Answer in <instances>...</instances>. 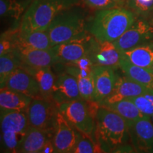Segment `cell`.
Segmentation results:
<instances>
[{"label": "cell", "mask_w": 153, "mask_h": 153, "mask_svg": "<svg viewBox=\"0 0 153 153\" xmlns=\"http://www.w3.org/2000/svg\"><path fill=\"white\" fill-rule=\"evenodd\" d=\"M21 67L36 80L41 90L42 97L52 99L51 93L55 83V77L51 70V67L35 68L24 64H22Z\"/></svg>", "instance_id": "cell-19"}, {"label": "cell", "mask_w": 153, "mask_h": 153, "mask_svg": "<svg viewBox=\"0 0 153 153\" xmlns=\"http://www.w3.org/2000/svg\"><path fill=\"white\" fill-rule=\"evenodd\" d=\"M82 2L89 7L94 10L110 9L116 7H122L121 4L114 0H82Z\"/></svg>", "instance_id": "cell-32"}, {"label": "cell", "mask_w": 153, "mask_h": 153, "mask_svg": "<svg viewBox=\"0 0 153 153\" xmlns=\"http://www.w3.org/2000/svg\"><path fill=\"white\" fill-rule=\"evenodd\" d=\"M93 152H104V151L93 137L80 132L79 138L73 153Z\"/></svg>", "instance_id": "cell-29"}, {"label": "cell", "mask_w": 153, "mask_h": 153, "mask_svg": "<svg viewBox=\"0 0 153 153\" xmlns=\"http://www.w3.org/2000/svg\"><path fill=\"white\" fill-rule=\"evenodd\" d=\"M130 137L126 120L117 113L101 106L96 117L94 137L104 152H114L125 145Z\"/></svg>", "instance_id": "cell-2"}, {"label": "cell", "mask_w": 153, "mask_h": 153, "mask_svg": "<svg viewBox=\"0 0 153 153\" xmlns=\"http://www.w3.org/2000/svg\"><path fill=\"white\" fill-rule=\"evenodd\" d=\"M5 87L31 97L43 98L37 82L22 67L18 68L9 76Z\"/></svg>", "instance_id": "cell-14"}, {"label": "cell", "mask_w": 153, "mask_h": 153, "mask_svg": "<svg viewBox=\"0 0 153 153\" xmlns=\"http://www.w3.org/2000/svg\"><path fill=\"white\" fill-rule=\"evenodd\" d=\"M130 137L137 150L153 151V123L151 118H143L129 126Z\"/></svg>", "instance_id": "cell-16"}, {"label": "cell", "mask_w": 153, "mask_h": 153, "mask_svg": "<svg viewBox=\"0 0 153 153\" xmlns=\"http://www.w3.org/2000/svg\"><path fill=\"white\" fill-rule=\"evenodd\" d=\"M19 31H20V24L1 34L0 55L13 52L17 49Z\"/></svg>", "instance_id": "cell-27"}, {"label": "cell", "mask_w": 153, "mask_h": 153, "mask_svg": "<svg viewBox=\"0 0 153 153\" xmlns=\"http://www.w3.org/2000/svg\"><path fill=\"white\" fill-rule=\"evenodd\" d=\"M150 88L133 81L127 76H118L114 89L109 96L99 103L100 106L111 104L123 99L148 93Z\"/></svg>", "instance_id": "cell-13"}, {"label": "cell", "mask_w": 153, "mask_h": 153, "mask_svg": "<svg viewBox=\"0 0 153 153\" xmlns=\"http://www.w3.org/2000/svg\"><path fill=\"white\" fill-rule=\"evenodd\" d=\"M102 106L106 107V108H109L110 110L117 113L120 116H122L127 122L128 127L140 119L151 118L149 116L143 114L136 106V105L127 99L114 103V104L104 105Z\"/></svg>", "instance_id": "cell-24"}, {"label": "cell", "mask_w": 153, "mask_h": 153, "mask_svg": "<svg viewBox=\"0 0 153 153\" xmlns=\"http://www.w3.org/2000/svg\"><path fill=\"white\" fill-rule=\"evenodd\" d=\"M151 41H153V24L148 19L140 17L114 43L123 52Z\"/></svg>", "instance_id": "cell-8"}, {"label": "cell", "mask_w": 153, "mask_h": 153, "mask_svg": "<svg viewBox=\"0 0 153 153\" xmlns=\"http://www.w3.org/2000/svg\"><path fill=\"white\" fill-rule=\"evenodd\" d=\"M80 132L68 121L62 112L58 111L53 137L55 152L73 153Z\"/></svg>", "instance_id": "cell-10"}, {"label": "cell", "mask_w": 153, "mask_h": 153, "mask_svg": "<svg viewBox=\"0 0 153 153\" xmlns=\"http://www.w3.org/2000/svg\"><path fill=\"white\" fill-rule=\"evenodd\" d=\"M93 78L94 83L93 100L100 103L111 93L118 76L114 68L106 66H94Z\"/></svg>", "instance_id": "cell-15"}, {"label": "cell", "mask_w": 153, "mask_h": 153, "mask_svg": "<svg viewBox=\"0 0 153 153\" xmlns=\"http://www.w3.org/2000/svg\"><path fill=\"white\" fill-rule=\"evenodd\" d=\"M152 70H153V69H152Z\"/></svg>", "instance_id": "cell-36"}, {"label": "cell", "mask_w": 153, "mask_h": 153, "mask_svg": "<svg viewBox=\"0 0 153 153\" xmlns=\"http://www.w3.org/2000/svg\"><path fill=\"white\" fill-rule=\"evenodd\" d=\"M41 153H52V152H55V149L54 144H53V138L48 139L45 142V145L42 148L41 151Z\"/></svg>", "instance_id": "cell-33"}, {"label": "cell", "mask_w": 153, "mask_h": 153, "mask_svg": "<svg viewBox=\"0 0 153 153\" xmlns=\"http://www.w3.org/2000/svg\"><path fill=\"white\" fill-rule=\"evenodd\" d=\"M122 55L135 65L153 69V41L148 42L121 52Z\"/></svg>", "instance_id": "cell-21"}, {"label": "cell", "mask_w": 153, "mask_h": 153, "mask_svg": "<svg viewBox=\"0 0 153 153\" xmlns=\"http://www.w3.org/2000/svg\"><path fill=\"white\" fill-rule=\"evenodd\" d=\"M51 99L57 106L81 99L77 81L72 74L65 72L55 77Z\"/></svg>", "instance_id": "cell-12"}, {"label": "cell", "mask_w": 153, "mask_h": 153, "mask_svg": "<svg viewBox=\"0 0 153 153\" xmlns=\"http://www.w3.org/2000/svg\"><path fill=\"white\" fill-rule=\"evenodd\" d=\"M33 99L4 87L0 90V108L14 111H28Z\"/></svg>", "instance_id": "cell-18"}, {"label": "cell", "mask_w": 153, "mask_h": 153, "mask_svg": "<svg viewBox=\"0 0 153 153\" xmlns=\"http://www.w3.org/2000/svg\"><path fill=\"white\" fill-rule=\"evenodd\" d=\"M19 46L48 50L53 45L46 30H22L20 28L18 36Z\"/></svg>", "instance_id": "cell-23"}, {"label": "cell", "mask_w": 153, "mask_h": 153, "mask_svg": "<svg viewBox=\"0 0 153 153\" xmlns=\"http://www.w3.org/2000/svg\"><path fill=\"white\" fill-rule=\"evenodd\" d=\"M136 19L133 11L123 7L97 10L87 22V30L98 41L114 42Z\"/></svg>", "instance_id": "cell-1"}, {"label": "cell", "mask_w": 153, "mask_h": 153, "mask_svg": "<svg viewBox=\"0 0 153 153\" xmlns=\"http://www.w3.org/2000/svg\"><path fill=\"white\" fill-rule=\"evenodd\" d=\"M27 4L16 0H0L1 17H9L19 21L23 13H25Z\"/></svg>", "instance_id": "cell-26"}, {"label": "cell", "mask_w": 153, "mask_h": 153, "mask_svg": "<svg viewBox=\"0 0 153 153\" xmlns=\"http://www.w3.org/2000/svg\"><path fill=\"white\" fill-rule=\"evenodd\" d=\"M126 6L140 18L148 19L153 13V0H126Z\"/></svg>", "instance_id": "cell-28"}, {"label": "cell", "mask_w": 153, "mask_h": 153, "mask_svg": "<svg viewBox=\"0 0 153 153\" xmlns=\"http://www.w3.org/2000/svg\"><path fill=\"white\" fill-rule=\"evenodd\" d=\"M114 1H116V2H118V3H119L120 4H121V3L123 2V0H114Z\"/></svg>", "instance_id": "cell-34"}, {"label": "cell", "mask_w": 153, "mask_h": 153, "mask_svg": "<svg viewBox=\"0 0 153 153\" xmlns=\"http://www.w3.org/2000/svg\"><path fill=\"white\" fill-rule=\"evenodd\" d=\"M58 111L52 99H33L27 111L29 126L54 134Z\"/></svg>", "instance_id": "cell-7"}, {"label": "cell", "mask_w": 153, "mask_h": 153, "mask_svg": "<svg viewBox=\"0 0 153 153\" xmlns=\"http://www.w3.org/2000/svg\"><path fill=\"white\" fill-rule=\"evenodd\" d=\"M16 51L23 64L35 68H43L52 67L59 63L51 48L41 50L19 46Z\"/></svg>", "instance_id": "cell-17"}, {"label": "cell", "mask_w": 153, "mask_h": 153, "mask_svg": "<svg viewBox=\"0 0 153 153\" xmlns=\"http://www.w3.org/2000/svg\"><path fill=\"white\" fill-rule=\"evenodd\" d=\"M53 135L50 132L30 126L17 152H41L45 142L48 139L53 138Z\"/></svg>", "instance_id": "cell-22"}, {"label": "cell", "mask_w": 153, "mask_h": 153, "mask_svg": "<svg viewBox=\"0 0 153 153\" xmlns=\"http://www.w3.org/2000/svg\"><path fill=\"white\" fill-rule=\"evenodd\" d=\"M82 3V0H33L22 17L21 30H46L57 15Z\"/></svg>", "instance_id": "cell-3"}, {"label": "cell", "mask_w": 153, "mask_h": 153, "mask_svg": "<svg viewBox=\"0 0 153 153\" xmlns=\"http://www.w3.org/2000/svg\"><path fill=\"white\" fill-rule=\"evenodd\" d=\"M151 120H152V123H153V115L152 116V117H151Z\"/></svg>", "instance_id": "cell-35"}, {"label": "cell", "mask_w": 153, "mask_h": 153, "mask_svg": "<svg viewBox=\"0 0 153 153\" xmlns=\"http://www.w3.org/2000/svg\"><path fill=\"white\" fill-rule=\"evenodd\" d=\"M23 64L17 51L0 55V88H4L7 79Z\"/></svg>", "instance_id": "cell-25"}, {"label": "cell", "mask_w": 153, "mask_h": 153, "mask_svg": "<svg viewBox=\"0 0 153 153\" xmlns=\"http://www.w3.org/2000/svg\"><path fill=\"white\" fill-rule=\"evenodd\" d=\"M0 121L2 150L17 152L30 127L27 111L1 109Z\"/></svg>", "instance_id": "cell-5"}, {"label": "cell", "mask_w": 153, "mask_h": 153, "mask_svg": "<svg viewBox=\"0 0 153 153\" xmlns=\"http://www.w3.org/2000/svg\"><path fill=\"white\" fill-rule=\"evenodd\" d=\"M46 31L53 46L70 41L88 31L87 20L81 5L66 9L57 15Z\"/></svg>", "instance_id": "cell-4"}, {"label": "cell", "mask_w": 153, "mask_h": 153, "mask_svg": "<svg viewBox=\"0 0 153 153\" xmlns=\"http://www.w3.org/2000/svg\"><path fill=\"white\" fill-rule=\"evenodd\" d=\"M94 36L87 31L70 41L51 48L59 63H67L88 56Z\"/></svg>", "instance_id": "cell-9"}, {"label": "cell", "mask_w": 153, "mask_h": 153, "mask_svg": "<svg viewBox=\"0 0 153 153\" xmlns=\"http://www.w3.org/2000/svg\"><path fill=\"white\" fill-rule=\"evenodd\" d=\"M119 68L124 75L133 81L150 89H153V70L137 66L121 54Z\"/></svg>", "instance_id": "cell-20"}, {"label": "cell", "mask_w": 153, "mask_h": 153, "mask_svg": "<svg viewBox=\"0 0 153 153\" xmlns=\"http://www.w3.org/2000/svg\"><path fill=\"white\" fill-rule=\"evenodd\" d=\"M77 81L78 87L81 98L84 100H93L94 94V83L93 75L82 76L79 74L74 76Z\"/></svg>", "instance_id": "cell-30"}, {"label": "cell", "mask_w": 153, "mask_h": 153, "mask_svg": "<svg viewBox=\"0 0 153 153\" xmlns=\"http://www.w3.org/2000/svg\"><path fill=\"white\" fill-rule=\"evenodd\" d=\"M58 108L68 121L78 131L95 139L97 116L91 112L87 101L82 99H78L63 104Z\"/></svg>", "instance_id": "cell-6"}, {"label": "cell", "mask_w": 153, "mask_h": 153, "mask_svg": "<svg viewBox=\"0 0 153 153\" xmlns=\"http://www.w3.org/2000/svg\"><path fill=\"white\" fill-rule=\"evenodd\" d=\"M127 99H129L130 101H131L136 105V106L143 114L150 118L152 117L153 115V104L143 94L137 96V97H131Z\"/></svg>", "instance_id": "cell-31"}, {"label": "cell", "mask_w": 153, "mask_h": 153, "mask_svg": "<svg viewBox=\"0 0 153 153\" xmlns=\"http://www.w3.org/2000/svg\"><path fill=\"white\" fill-rule=\"evenodd\" d=\"M88 56L94 66L110 67L116 70L119 68L121 52L114 42L100 41L94 37Z\"/></svg>", "instance_id": "cell-11"}]
</instances>
